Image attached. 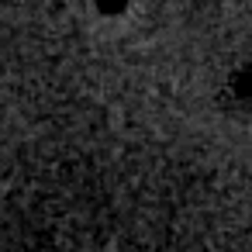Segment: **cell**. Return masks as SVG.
Here are the masks:
<instances>
[{"label": "cell", "mask_w": 252, "mask_h": 252, "mask_svg": "<svg viewBox=\"0 0 252 252\" xmlns=\"http://www.w3.org/2000/svg\"><path fill=\"white\" fill-rule=\"evenodd\" d=\"M100 4H104V7H111V11H118V7L125 4V0H100Z\"/></svg>", "instance_id": "cell-1"}]
</instances>
